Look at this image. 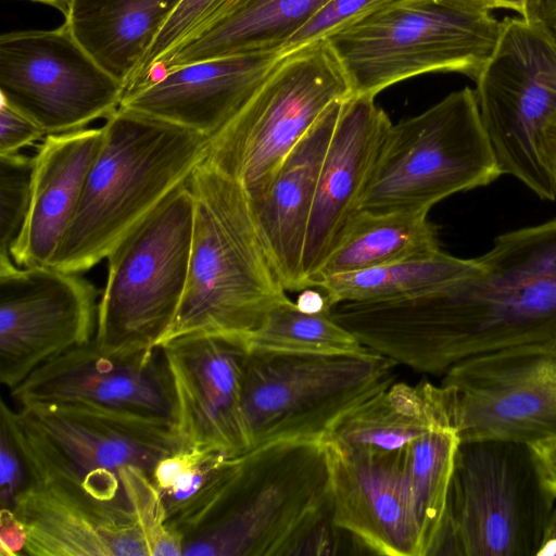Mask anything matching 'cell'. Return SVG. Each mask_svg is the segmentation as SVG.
<instances>
[{"label": "cell", "mask_w": 556, "mask_h": 556, "mask_svg": "<svg viewBox=\"0 0 556 556\" xmlns=\"http://www.w3.org/2000/svg\"><path fill=\"white\" fill-rule=\"evenodd\" d=\"M481 269L397 300L351 302L342 321L369 350L440 375L467 358L556 343V218L495 238Z\"/></svg>", "instance_id": "1"}, {"label": "cell", "mask_w": 556, "mask_h": 556, "mask_svg": "<svg viewBox=\"0 0 556 556\" xmlns=\"http://www.w3.org/2000/svg\"><path fill=\"white\" fill-rule=\"evenodd\" d=\"M339 531L325 442L281 440L242 454L224 500L185 540L182 555H333Z\"/></svg>", "instance_id": "2"}, {"label": "cell", "mask_w": 556, "mask_h": 556, "mask_svg": "<svg viewBox=\"0 0 556 556\" xmlns=\"http://www.w3.org/2000/svg\"><path fill=\"white\" fill-rule=\"evenodd\" d=\"M187 185L193 231L186 290L157 346L182 336L250 343L269 312L289 299L243 188L205 161Z\"/></svg>", "instance_id": "3"}, {"label": "cell", "mask_w": 556, "mask_h": 556, "mask_svg": "<svg viewBox=\"0 0 556 556\" xmlns=\"http://www.w3.org/2000/svg\"><path fill=\"white\" fill-rule=\"evenodd\" d=\"M103 139L71 223L50 266L84 273L102 260L207 154L210 138L119 106L105 118Z\"/></svg>", "instance_id": "4"}, {"label": "cell", "mask_w": 556, "mask_h": 556, "mask_svg": "<svg viewBox=\"0 0 556 556\" xmlns=\"http://www.w3.org/2000/svg\"><path fill=\"white\" fill-rule=\"evenodd\" d=\"M501 21L443 0H412L329 35L326 40L351 97L374 98L428 73H457L473 81L491 56Z\"/></svg>", "instance_id": "5"}, {"label": "cell", "mask_w": 556, "mask_h": 556, "mask_svg": "<svg viewBox=\"0 0 556 556\" xmlns=\"http://www.w3.org/2000/svg\"><path fill=\"white\" fill-rule=\"evenodd\" d=\"M482 125L502 175L556 200V37L525 17L501 21L496 46L475 80Z\"/></svg>", "instance_id": "6"}, {"label": "cell", "mask_w": 556, "mask_h": 556, "mask_svg": "<svg viewBox=\"0 0 556 556\" xmlns=\"http://www.w3.org/2000/svg\"><path fill=\"white\" fill-rule=\"evenodd\" d=\"M0 427L16 445L30 480L63 478L103 500L126 498L121 470L152 475L180 446L164 421L74 404L0 405Z\"/></svg>", "instance_id": "7"}, {"label": "cell", "mask_w": 556, "mask_h": 556, "mask_svg": "<svg viewBox=\"0 0 556 556\" xmlns=\"http://www.w3.org/2000/svg\"><path fill=\"white\" fill-rule=\"evenodd\" d=\"M473 89L465 87L387 129L361 211L429 212L501 176Z\"/></svg>", "instance_id": "8"}, {"label": "cell", "mask_w": 556, "mask_h": 556, "mask_svg": "<svg viewBox=\"0 0 556 556\" xmlns=\"http://www.w3.org/2000/svg\"><path fill=\"white\" fill-rule=\"evenodd\" d=\"M350 97L346 76L326 40L280 55L254 93L210 139L204 161L255 202L320 116Z\"/></svg>", "instance_id": "9"}, {"label": "cell", "mask_w": 556, "mask_h": 556, "mask_svg": "<svg viewBox=\"0 0 556 556\" xmlns=\"http://www.w3.org/2000/svg\"><path fill=\"white\" fill-rule=\"evenodd\" d=\"M555 503L528 444L460 442L433 555L536 556Z\"/></svg>", "instance_id": "10"}, {"label": "cell", "mask_w": 556, "mask_h": 556, "mask_svg": "<svg viewBox=\"0 0 556 556\" xmlns=\"http://www.w3.org/2000/svg\"><path fill=\"white\" fill-rule=\"evenodd\" d=\"M396 365L369 349L354 354L250 349L242 391L250 450L281 440H323L343 413L394 382Z\"/></svg>", "instance_id": "11"}, {"label": "cell", "mask_w": 556, "mask_h": 556, "mask_svg": "<svg viewBox=\"0 0 556 556\" xmlns=\"http://www.w3.org/2000/svg\"><path fill=\"white\" fill-rule=\"evenodd\" d=\"M192 231L193 198L186 182L108 255L94 339L157 346L186 290Z\"/></svg>", "instance_id": "12"}, {"label": "cell", "mask_w": 556, "mask_h": 556, "mask_svg": "<svg viewBox=\"0 0 556 556\" xmlns=\"http://www.w3.org/2000/svg\"><path fill=\"white\" fill-rule=\"evenodd\" d=\"M0 94L46 135H53L106 118L121 106L125 88L63 23L0 37Z\"/></svg>", "instance_id": "13"}, {"label": "cell", "mask_w": 556, "mask_h": 556, "mask_svg": "<svg viewBox=\"0 0 556 556\" xmlns=\"http://www.w3.org/2000/svg\"><path fill=\"white\" fill-rule=\"evenodd\" d=\"M440 386L460 442L529 445L556 434V343L467 358L445 371Z\"/></svg>", "instance_id": "14"}, {"label": "cell", "mask_w": 556, "mask_h": 556, "mask_svg": "<svg viewBox=\"0 0 556 556\" xmlns=\"http://www.w3.org/2000/svg\"><path fill=\"white\" fill-rule=\"evenodd\" d=\"M99 291L79 273L0 258V382L10 391L93 339Z\"/></svg>", "instance_id": "15"}, {"label": "cell", "mask_w": 556, "mask_h": 556, "mask_svg": "<svg viewBox=\"0 0 556 556\" xmlns=\"http://www.w3.org/2000/svg\"><path fill=\"white\" fill-rule=\"evenodd\" d=\"M18 406L74 404L174 426V395L160 346L92 339L31 372L10 391Z\"/></svg>", "instance_id": "16"}, {"label": "cell", "mask_w": 556, "mask_h": 556, "mask_svg": "<svg viewBox=\"0 0 556 556\" xmlns=\"http://www.w3.org/2000/svg\"><path fill=\"white\" fill-rule=\"evenodd\" d=\"M174 395V430L180 445H204L232 455L250 451L242 413L250 343L214 334H188L162 345Z\"/></svg>", "instance_id": "17"}, {"label": "cell", "mask_w": 556, "mask_h": 556, "mask_svg": "<svg viewBox=\"0 0 556 556\" xmlns=\"http://www.w3.org/2000/svg\"><path fill=\"white\" fill-rule=\"evenodd\" d=\"M11 509L29 556H149L127 500L99 498L67 479L28 481Z\"/></svg>", "instance_id": "18"}, {"label": "cell", "mask_w": 556, "mask_h": 556, "mask_svg": "<svg viewBox=\"0 0 556 556\" xmlns=\"http://www.w3.org/2000/svg\"><path fill=\"white\" fill-rule=\"evenodd\" d=\"M391 124L374 98L350 97L342 103L308 220L302 257L303 290L361 211L380 144Z\"/></svg>", "instance_id": "19"}, {"label": "cell", "mask_w": 556, "mask_h": 556, "mask_svg": "<svg viewBox=\"0 0 556 556\" xmlns=\"http://www.w3.org/2000/svg\"><path fill=\"white\" fill-rule=\"evenodd\" d=\"M326 446L333 525L355 544L374 554L424 556L421 534L403 471V450L356 456Z\"/></svg>", "instance_id": "20"}, {"label": "cell", "mask_w": 556, "mask_h": 556, "mask_svg": "<svg viewBox=\"0 0 556 556\" xmlns=\"http://www.w3.org/2000/svg\"><path fill=\"white\" fill-rule=\"evenodd\" d=\"M279 58L278 51H265L182 65L125 94L121 106L211 139L254 93Z\"/></svg>", "instance_id": "21"}, {"label": "cell", "mask_w": 556, "mask_h": 556, "mask_svg": "<svg viewBox=\"0 0 556 556\" xmlns=\"http://www.w3.org/2000/svg\"><path fill=\"white\" fill-rule=\"evenodd\" d=\"M102 139V127H86L47 135L41 140L34 155L29 212L10 251L16 265H49L75 213Z\"/></svg>", "instance_id": "22"}, {"label": "cell", "mask_w": 556, "mask_h": 556, "mask_svg": "<svg viewBox=\"0 0 556 556\" xmlns=\"http://www.w3.org/2000/svg\"><path fill=\"white\" fill-rule=\"evenodd\" d=\"M332 104L292 149L252 210L287 291H302V257L321 164L342 103Z\"/></svg>", "instance_id": "23"}, {"label": "cell", "mask_w": 556, "mask_h": 556, "mask_svg": "<svg viewBox=\"0 0 556 556\" xmlns=\"http://www.w3.org/2000/svg\"><path fill=\"white\" fill-rule=\"evenodd\" d=\"M452 414L441 386L394 381L343 413L323 441L344 455L396 453Z\"/></svg>", "instance_id": "24"}, {"label": "cell", "mask_w": 556, "mask_h": 556, "mask_svg": "<svg viewBox=\"0 0 556 556\" xmlns=\"http://www.w3.org/2000/svg\"><path fill=\"white\" fill-rule=\"evenodd\" d=\"M181 0H73L64 23L80 46L126 89Z\"/></svg>", "instance_id": "25"}, {"label": "cell", "mask_w": 556, "mask_h": 556, "mask_svg": "<svg viewBox=\"0 0 556 556\" xmlns=\"http://www.w3.org/2000/svg\"><path fill=\"white\" fill-rule=\"evenodd\" d=\"M331 0H248L236 12L163 61V73L233 54L279 51L289 38Z\"/></svg>", "instance_id": "26"}, {"label": "cell", "mask_w": 556, "mask_h": 556, "mask_svg": "<svg viewBox=\"0 0 556 556\" xmlns=\"http://www.w3.org/2000/svg\"><path fill=\"white\" fill-rule=\"evenodd\" d=\"M241 456L213 446L180 445L157 462L152 480L168 523L185 540L215 513L238 472Z\"/></svg>", "instance_id": "27"}, {"label": "cell", "mask_w": 556, "mask_h": 556, "mask_svg": "<svg viewBox=\"0 0 556 556\" xmlns=\"http://www.w3.org/2000/svg\"><path fill=\"white\" fill-rule=\"evenodd\" d=\"M440 250L428 212L359 211L331 251L313 282L333 275L418 257Z\"/></svg>", "instance_id": "28"}, {"label": "cell", "mask_w": 556, "mask_h": 556, "mask_svg": "<svg viewBox=\"0 0 556 556\" xmlns=\"http://www.w3.org/2000/svg\"><path fill=\"white\" fill-rule=\"evenodd\" d=\"M481 269L476 258H460L438 250L383 266L321 278L309 288L324 292L330 306L341 302H376L414 296Z\"/></svg>", "instance_id": "29"}, {"label": "cell", "mask_w": 556, "mask_h": 556, "mask_svg": "<svg viewBox=\"0 0 556 556\" xmlns=\"http://www.w3.org/2000/svg\"><path fill=\"white\" fill-rule=\"evenodd\" d=\"M459 444L452 414L403 450V471L421 534L424 556L434 554L443 530Z\"/></svg>", "instance_id": "30"}, {"label": "cell", "mask_w": 556, "mask_h": 556, "mask_svg": "<svg viewBox=\"0 0 556 556\" xmlns=\"http://www.w3.org/2000/svg\"><path fill=\"white\" fill-rule=\"evenodd\" d=\"M250 349L311 354H354L367 350L334 319L331 306L306 312L290 299L269 312L252 337Z\"/></svg>", "instance_id": "31"}, {"label": "cell", "mask_w": 556, "mask_h": 556, "mask_svg": "<svg viewBox=\"0 0 556 556\" xmlns=\"http://www.w3.org/2000/svg\"><path fill=\"white\" fill-rule=\"evenodd\" d=\"M247 1L181 0L128 83L125 94L147 86L163 61L227 18Z\"/></svg>", "instance_id": "32"}, {"label": "cell", "mask_w": 556, "mask_h": 556, "mask_svg": "<svg viewBox=\"0 0 556 556\" xmlns=\"http://www.w3.org/2000/svg\"><path fill=\"white\" fill-rule=\"evenodd\" d=\"M119 475L124 494L139 522L149 556L182 555L185 538L168 523L152 475L137 466H126Z\"/></svg>", "instance_id": "33"}, {"label": "cell", "mask_w": 556, "mask_h": 556, "mask_svg": "<svg viewBox=\"0 0 556 556\" xmlns=\"http://www.w3.org/2000/svg\"><path fill=\"white\" fill-rule=\"evenodd\" d=\"M34 156L0 154V258L11 257L29 212Z\"/></svg>", "instance_id": "34"}, {"label": "cell", "mask_w": 556, "mask_h": 556, "mask_svg": "<svg viewBox=\"0 0 556 556\" xmlns=\"http://www.w3.org/2000/svg\"><path fill=\"white\" fill-rule=\"evenodd\" d=\"M412 0H331L278 51L283 55L350 27L374 14Z\"/></svg>", "instance_id": "35"}, {"label": "cell", "mask_w": 556, "mask_h": 556, "mask_svg": "<svg viewBox=\"0 0 556 556\" xmlns=\"http://www.w3.org/2000/svg\"><path fill=\"white\" fill-rule=\"evenodd\" d=\"M46 136L38 124L1 99L0 154L18 153Z\"/></svg>", "instance_id": "36"}, {"label": "cell", "mask_w": 556, "mask_h": 556, "mask_svg": "<svg viewBox=\"0 0 556 556\" xmlns=\"http://www.w3.org/2000/svg\"><path fill=\"white\" fill-rule=\"evenodd\" d=\"M29 481L25 463L7 430L0 427V504L12 508Z\"/></svg>", "instance_id": "37"}, {"label": "cell", "mask_w": 556, "mask_h": 556, "mask_svg": "<svg viewBox=\"0 0 556 556\" xmlns=\"http://www.w3.org/2000/svg\"><path fill=\"white\" fill-rule=\"evenodd\" d=\"M27 533L23 522L11 508L0 509V556L24 554Z\"/></svg>", "instance_id": "38"}, {"label": "cell", "mask_w": 556, "mask_h": 556, "mask_svg": "<svg viewBox=\"0 0 556 556\" xmlns=\"http://www.w3.org/2000/svg\"><path fill=\"white\" fill-rule=\"evenodd\" d=\"M545 484L556 494V434L529 444Z\"/></svg>", "instance_id": "39"}, {"label": "cell", "mask_w": 556, "mask_h": 556, "mask_svg": "<svg viewBox=\"0 0 556 556\" xmlns=\"http://www.w3.org/2000/svg\"><path fill=\"white\" fill-rule=\"evenodd\" d=\"M477 11L489 12L497 9L511 10L521 17L527 16L529 0H443Z\"/></svg>", "instance_id": "40"}, {"label": "cell", "mask_w": 556, "mask_h": 556, "mask_svg": "<svg viewBox=\"0 0 556 556\" xmlns=\"http://www.w3.org/2000/svg\"><path fill=\"white\" fill-rule=\"evenodd\" d=\"M525 18L540 22L553 29L556 25V0H529Z\"/></svg>", "instance_id": "41"}, {"label": "cell", "mask_w": 556, "mask_h": 556, "mask_svg": "<svg viewBox=\"0 0 556 556\" xmlns=\"http://www.w3.org/2000/svg\"><path fill=\"white\" fill-rule=\"evenodd\" d=\"M295 304L306 312H318L330 306L324 292L315 291L313 288L302 290Z\"/></svg>", "instance_id": "42"}, {"label": "cell", "mask_w": 556, "mask_h": 556, "mask_svg": "<svg viewBox=\"0 0 556 556\" xmlns=\"http://www.w3.org/2000/svg\"><path fill=\"white\" fill-rule=\"evenodd\" d=\"M536 556H556V503L545 525Z\"/></svg>", "instance_id": "43"}, {"label": "cell", "mask_w": 556, "mask_h": 556, "mask_svg": "<svg viewBox=\"0 0 556 556\" xmlns=\"http://www.w3.org/2000/svg\"><path fill=\"white\" fill-rule=\"evenodd\" d=\"M39 3H43L50 7H53L60 10L63 14H65L72 3L73 0H30Z\"/></svg>", "instance_id": "44"}, {"label": "cell", "mask_w": 556, "mask_h": 556, "mask_svg": "<svg viewBox=\"0 0 556 556\" xmlns=\"http://www.w3.org/2000/svg\"><path fill=\"white\" fill-rule=\"evenodd\" d=\"M553 31H554V35H555V37H556V25H555V27L553 28Z\"/></svg>", "instance_id": "45"}]
</instances>
